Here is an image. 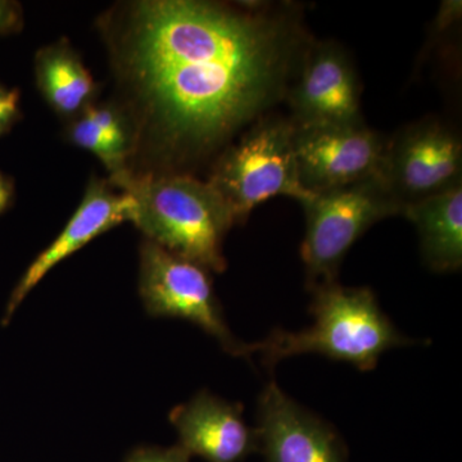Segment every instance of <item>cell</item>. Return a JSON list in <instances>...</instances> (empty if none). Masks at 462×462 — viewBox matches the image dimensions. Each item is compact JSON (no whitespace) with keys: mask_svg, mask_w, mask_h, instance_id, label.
<instances>
[{"mask_svg":"<svg viewBox=\"0 0 462 462\" xmlns=\"http://www.w3.org/2000/svg\"><path fill=\"white\" fill-rule=\"evenodd\" d=\"M380 180L403 207L462 185L461 136L437 118L407 125L388 139Z\"/></svg>","mask_w":462,"mask_h":462,"instance_id":"cell-7","label":"cell"},{"mask_svg":"<svg viewBox=\"0 0 462 462\" xmlns=\"http://www.w3.org/2000/svg\"><path fill=\"white\" fill-rule=\"evenodd\" d=\"M132 208L133 199L126 193L116 189L105 179H90L80 205L66 226L29 264L12 291L3 312V327H7L30 291L53 267L89 245L91 240L129 221Z\"/></svg>","mask_w":462,"mask_h":462,"instance_id":"cell-11","label":"cell"},{"mask_svg":"<svg viewBox=\"0 0 462 462\" xmlns=\"http://www.w3.org/2000/svg\"><path fill=\"white\" fill-rule=\"evenodd\" d=\"M98 26L135 132L133 172L154 175L190 173L284 100L312 41L291 3L136 0Z\"/></svg>","mask_w":462,"mask_h":462,"instance_id":"cell-1","label":"cell"},{"mask_svg":"<svg viewBox=\"0 0 462 462\" xmlns=\"http://www.w3.org/2000/svg\"><path fill=\"white\" fill-rule=\"evenodd\" d=\"M190 456L180 446H138L125 457L124 462H190Z\"/></svg>","mask_w":462,"mask_h":462,"instance_id":"cell-16","label":"cell"},{"mask_svg":"<svg viewBox=\"0 0 462 462\" xmlns=\"http://www.w3.org/2000/svg\"><path fill=\"white\" fill-rule=\"evenodd\" d=\"M312 327L300 331L275 329L252 343L264 366L273 367L293 356L315 354L351 364L361 372L376 367L383 354L412 345L380 309L372 289L343 287L338 281L312 288Z\"/></svg>","mask_w":462,"mask_h":462,"instance_id":"cell-3","label":"cell"},{"mask_svg":"<svg viewBox=\"0 0 462 462\" xmlns=\"http://www.w3.org/2000/svg\"><path fill=\"white\" fill-rule=\"evenodd\" d=\"M178 445L206 462H243L258 451L256 428L243 416V404L200 391L170 411Z\"/></svg>","mask_w":462,"mask_h":462,"instance_id":"cell-12","label":"cell"},{"mask_svg":"<svg viewBox=\"0 0 462 462\" xmlns=\"http://www.w3.org/2000/svg\"><path fill=\"white\" fill-rule=\"evenodd\" d=\"M139 297L152 318L181 319L217 340L226 354L251 357L252 345L240 342L225 320L211 272L143 239L139 245Z\"/></svg>","mask_w":462,"mask_h":462,"instance_id":"cell-6","label":"cell"},{"mask_svg":"<svg viewBox=\"0 0 462 462\" xmlns=\"http://www.w3.org/2000/svg\"><path fill=\"white\" fill-rule=\"evenodd\" d=\"M420 239L424 263L433 272H460L462 267V185L431 199L403 207Z\"/></svg>","mask_w":462,"mask_h":462,"instance_id":"cell-15","label":"cell"},{"mask_svg":"<svg viewBox=\"0 0 462 462\" xmlns=\"http://www.w3.org/2000/svg\"><path fill=\"white\" fill-rule=\"evenodd\" d=\"M293 144L300 185L319 194L380 179L388 139L365 123L294 125Z\"/></svg>","mask_w":462,"mask_h":462,"instance_id":"cell-8","label":"cell"},{"mask_svg":"<svg viewBox=\"0 0 462 462\" xmlns=\"http://www.w3.org/2000/svg\"><path fill=\"white\" fill-rule=\"evenodd\" d=\"M33 74L42 99L66 123L98 98L99 84L65 38L36 51Z\"/></svg>","mask_w":462,"mask_h":462,"instance_id":"cell-13","label":"cell"},{"mask_svg":"<svg viewBox=\"0 0 462 462\" xmlns=\"http://www.w3.org/2000/svg\"><path fill=\"white\" fill-rule=\"evenodd\" d=\"M256 431L264 462H346L336 428L288 396L275 380L258 397Z\"/></svg>","mask_w":462,"mask_h":462,"instance_id":"cell-10","label":"cell"},{"mask_svg":"<svg viewBox=\"0 0 462 462\" xmlns=\"http://www.w3.org/2000/svg\"><path fill=\"white\" fill-rule=\"evenodd\" d=\"M293 135L291 118L266 115L216 157L206 181L234 224H245L257 206L273 197H289L303 206L315 196L298 178Z\"/></svg>","mask_w":462,"mask_h":462,"instance_id":"cell-4","label":"cell"},{"mask_svg":"<svg viewBox=\"0 0 462 462\" xmlns=\"http://www.w3.org/2000/svg\"><path fill=\"white\" fill-rule=\"evenodd\" d=\"M21 94L17 88L0 83V138L7 135L23 117L20 109Z\"/></svg>","mask_w":462,"mask_h":462,"instance_id":"cell-17","label":"cell"},{"mask_svg":"<svg viewBox=\"0 0 462 462\" xmlns=\"http://www.w3.org/2000/svg\"><path fill=\"white\" fill-rule=\"evenodd\" d=\"M285 100L296 126L365 123L357 72L345 48L334 41L312 38Z\"/></svg>","mask_w":462,"mask_h":462,"instance_id":"cell-9","label":"cell"},{"mask_svg":"<svg viewBox=\"0 0 462 462\" xmlns=\"http://www.w3.org/2000/svg\"><path fill=\"white\" fill-rule=\"evenodd\" d=\"M302 207L306 233L300 257L310 291L337 282L352 245L379 221L401 215L379 178L315 194Z\"/></svg>","mask_w":462,"mask_h":462,"instance_id":"cell-5","label":"cell"},{"mask_svg":"<svg viewBox=\"0 0 462 462\" xmlns=\"http://www.w3.org/2000/svg\"><path fill=\"white\" fill-rule=\"evenodd\" d=\"M23 27V9L20 3L0 0V36L17 33Z\"/></svg>","mask_w":462,"mask_h":462,"instance_id":"cell-18","label":"cell"},{"mask_svg":"<svg viewBox=\"0 0 462 462\" xmlns=\"http://www.w3.org/2000/svg\"><path fill=\"white\" fill-rule=\"evenodd\" d=\"M65 138L94 154L109 172V180L130 171L135 132L129 115L116 100L96 102L66 123Z\"/></svg>","mask_w":462,"mask_h":462,"instance_id":"cell-14","label":"cell"},{"mask_svg":"<svg viewBox=\"0 0 462 462\" xmlns=\"http://www.w3.org/2000/svg\"><path fill=\"white\" fill-rule=\"evenodd\" d=\"M107 180L133 199L129 223L145 239L208 272L226 270L224 240L236 224L208 182L191 173L132 171Z\"/></svg>","mask_w":462,"mask_h":462,"instance_id":"cell-2","label":"cell"},{"mask_svg":"<svg viewBox=\"0 0 462 462\" xmlns=\"http://www.w3.org/2000/svg\"><path fill=\"white\" fill-rule=\"evenodd\" d=\"M14 181L0 171V215L7 212L14 205Z\"/></svg>","mask_w":462,"mask_h":462,"instance_id":"cell-19","label":"cell"}]
</instances>
